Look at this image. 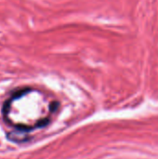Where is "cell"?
Listing matches in <instances>:
<instances>
[{"label":"cell","instance_id":"6da1fadb","mask_svg":"<svg viewBox=\"0 0 158 159\" xmlns=\"http://www.w3.org/2000/svg\"><path fill=\"white\" fill-rule=\"evenodd\" d=\"M59 109V102L43 90L25 88L14 92L3 105L5 121L17 131L28 132L47 126Z\"/></svg>","mask_w":158,"mask_h":159}]
</instances>
